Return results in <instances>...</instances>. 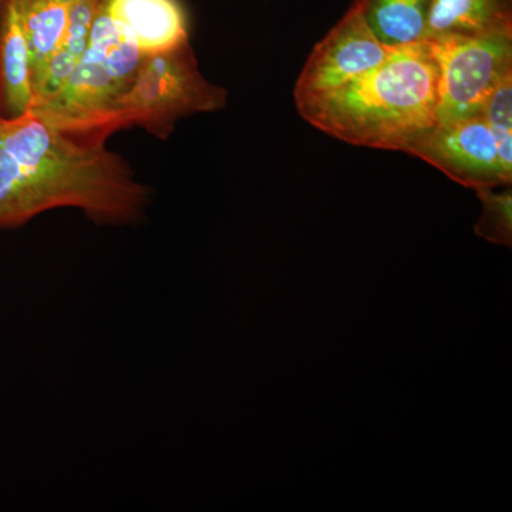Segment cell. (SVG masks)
Listing matches in <instances>:
<instances>
[{
	"label": "cell",
	"mask_w": 512,
	"mask_h": 512,
	"mask_svg": "<svg viewBox=\"0 0 512 512\" xmlns=\"http://www.w3.org/2000/svg\"><path fill=\"white\" fill-rule=\"evenodd\" d=\"M404 153L434 165L471 190L507 187L512 183V177L501 167L493 131L483 117L436 124L412 141Z\"/></svg>",
	"instance_id": "cell-7"
},
{
	"label": "cell",
	"mask_w": 512,
	"mask_h": 512,
	"mask_svg": "<svg viewBox=\"0 0 512 512\" xmlns=\"http://www.w3.org/2000/svg\"><path fill=\"white\" fill-rule=\"evenodd\" d=\"M512 33V0H431L427 40Z\"/></svg>",
	"instance_id": "cell-10"
},
{
	"label": "cell",
	"mask_w": 512,
	"mask_h": 512,
	"mask_svg": "<svg viewBox=\"0 0 512 512\" xmlns=\"http://www.w3.org/2000/svg\"><path fill=\"white\" fill-rule=\"evenodd\" d=\"M481 117L493 131H512V72L505 74L485 101Z\"/></svg>",
	"instance_id": "cell-15"
},
{
	"label": "cell",
	"mask_w": 512,
	"mask_h": 512,
	"mask_svg": "<svg viewBox=\"0 0 512 512\" xmlns=\"http://www.w3.org/2000/svg\"><path fill=\"white\" fill-rule=\"evenodd\" d=\"M3 120H5V117L0 116V128H2Z\"/></svg>",
	"instance_id": "cell-16"
},
{
	"label": "cell",
	"mask_w": 512,
	"mask_h": 512,
	"mask_svg": "<svg viewBox=\"0 0 512 512\" xmlns=\"http://www.w3.org/2000/svg\"><path fill=\"white\" fill-rule=\"evenodd\" d=\"M74 0H19L32 57V92H35L66 29ZM33 100V99H32Z\"/></svg>",
	"instance_id": "cell-12"
},
{
	"label": "cell",
	"mask_w": 512,
	"mask_h": 512,
	"mask_svg": "<svg viewBox=\"0 0 512 512\" xmlns=\"http://www.w3.org/2000/svg\"><path fill=\"white\" fill-rule=\"evenodd\" d=\"M476 191L478 200L483 204L480 218L474 231L480 238L491 244L512 245V195L511 188L503 192H495L494 188H483Z\"/></svg>",
	"instance_id": "cell-14"
},
{
	"label": "cell",
	"mask_w": 512,
	"mask_h": 512,
	"mask_svg": "<svg viewBox=\"0 0 512 512\" xmlns=\"http://www.w3.org/2000/svg\"><path fill=\"white\" fill-rule=\"evenodd\" d=\"M104 6L114 25L143 56L167 52L190 40L180 0H106Z\"/></svg>",
	"instance_id": "cell-8"
},
{
	"label": "cell",
	"mask_w": 512,
	"mask_h": 512,
	"mask_svg": "<svg viewBox=\"0 0 512 512\" xmlns=\"http://www.w3.org/2000/svg\"><path fill=\"white\" fill-rule=\"evenodd\" d=\"M97 13L89 43L62 89L39 109L30 110L56 130L80 140L106 143L143 55L106 12Z\"/></svg>",
	"instance_id": "cell-3"
},
{
	"label": "cell",
	"mask_w": 512,
	"mask_h": 512,
	"mask_svg": "<svg viewBox=\"0 0 512 512\" xmlns=\"http://www.w3.org/2000/svg\"><path fill=\"white\" fill-rule=\"evenodd\" d=\"M32 57L19 0H0V116L32 109Z\"/></svg>",
	"instance_id": "cell-9"
},
{
	"label": "cell",
	"mask_w": 512,
	"mask_h": 512,
	"mask_svg": "<svg viewBox=\"0 0 512 512\" xmlns=\"http://www.w3.org/2000/svg\"><path fill=\"white\" fill-rule=\"evenodd\" d=\"M228 92L202 76L190 40L141 60L136 79L120 100L114 128L140 127L167 140L178 121L225 109Z\"/></svg>",
	"instance_id": "cell-4"
},
{
	"label": "cell",
	"mask_w": 512,
	"mask_h": 512,
	"mask_svg": "<svg viewBox=\"0 0 512 512\" xmlns=\"http://www.w3.org/2000/svg\"><path fill=\"white\" fill-rule=\"evenodd\" d=\"M296 104L303 120L357 147L403 151L437 124L439 64L430 40L399 47L338 89Z\"/></svg>",
	"instance_id": "cell-2"
},
{
	"label": "cell",
	"mask_w": 512,
	"mask_h": 512,
	"mask_svg": "<svg viewBox=\"0 0 512 512\" xmlns=\"http://www.w3.org/2000/svg\"><path fill=\"white\" fill-rule=\"evenodd\" d=\"M439 64L437 124L477 119L505 74L512 72V33L431 39Z\"/></svg>",
	"instance_id": "cell-5"
},
{
	"label": "cell",
	"mask_w": 512,
	"mask_h": 512,
	"mask_svg": "<svg viewBox=\"0 0 512 512\" xmlns=\"http://www.w3.org/2000/svg\"><path fill=\"white\" fill-rule=\"evenodd\" d=\"M431 0H359L377 39L390 47L427 40Z\"/></svg>",
	"instance_id": "cell-13"
},
{
	"label": "cell",
	"mask_w": 512,
	"mask_h": 512,
	"mask_svg": "<svg viewBox=\"0 0 512 512\" xmlns=\"http://www.w3.org/2000/svg\"><path fill=\"white\" fill-rule=\"evenodd\" d=\"M151 200V188L106 143L67 136L32 111L3 120L0 229L57 208H76L100 227H134Z\"/></svg>",
	"instance_id": "cell-1"
},
{
	"label": "cell",
	"mask_w": 512,
	"mask_h": 512,
	"mask_svg": "<svg viewBox=\"0 0 512 512\" xmlns=\"http://www.w3.org/2000/svg\"><path fill=\"white\" fill-rule=\"evenodd\" d=\"M397 49L377 39L367 25L359 0H355L328 35L313 47L296 80L295 103L338 89L386 62Z\"/></svg>",
	"instance_id": "cell-6"
},
{
	"label": "cell",
	"mask_w": 512,
	"mask_h": 512,
	"mask_svg": "<svg viewBox=\"0 0 512 512\" xmlns=\"http://www.w3.org/2000/svg\"><path fill=\"white\" fill-rule=\"evenodd\" d=\"M104 0H74L70 10L66 29L57 46L55 55L47 64L42 82L33 92L32 109L35 110L46 104L66 82L74 66L79 63L89 43L90 32L97 13Z\"/></svg>",
	"instance_id": "cell-11"
}]
</instances>
